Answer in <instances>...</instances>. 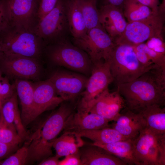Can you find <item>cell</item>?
Returning a JSON list of instances; mask_svg holds the SVG:
<instances>
[{"mask_svg":"<svg viewBox=\"0 0 165 165\" xmlns=\"http://www.w3.org/2000/svg\"><path fill=\"white\" fill-rule=\"evenodd\" d=\"M81 138L75 132H64L53 141L52 147L56 151V155L60 158L78 152L84 145Z\"/></svg>","mask_w":165,"mask_h":165,"instance_id":"24","label":"cell"},{"mask_svg":"<svg viewBox=\"0 0 165 165\" xmlns=\"http://www.w3.org/2000/svg\"><path fill=\"white\" fill-rule=\"evenodd\" d=\"M2 102V101L1 100H0V108Z\"/></svg>","mask_w":165,"mask_h":165,"instance_id":"44","label":"cell"},{"mask_svg":"<svg viewBox=\"0 0 165 165\" xmlns=\"http://www.w3.org/2000/svg\"><path fill=\"white\" fill-rule=\"evenodd\" d=\"M113 81L108 61L102 60L93 63L86 88L81 94L82 97L78 109L89 112L96 98Z\"/></svg>","mask_w":165,"mask_h":165,"instance_id":"9","label":"cell"},{"mask_svg":"<svg viewBox=\"0 0 165 165\" xmlns=\"http://www.w3.org/2000/svg\"><path fill=\"white\" fill-rule=\"evenodd\" d=\"M13 82L21 105V119L26 128L34 121L33 82L27 80L16 79L14 80Z\"/></svg>","mask_w":165,"mask_h":165,"instance_id":"20","label":"cell"},{"mask_svg":"<svg viewBox=\"0 0 165 165\" xmlns=\"http://www.w3.org/2000/svg\"><path fill=\"white\" fill-rule=\"evenodd\" d=\"M33 82L34 120L44 112L54 108L64 101L57 95L53 85L48 78Z\"/></svg>","mask_w":165,"mask_h":165,"instance_id":"14","label":"cell"},{"mask_svg":"<svg viewBox=\"0 0 165 165\" xmlns=\"http://www.w3.org/2000/svg\"><path fill=\"white\" fill-rule=\"evenodd\" d=\"M74 108L68 101L62 102L32 135L31 140L32 145L38 149L51 147L53 141L63 130L68 118L74 112Z\"/></svg>","mask_w":165,"mask_h":165,"instance_id":"7","label":"cell"},{"mask_svg":"<svg viewBox=\"0 0 165 165\" xmlns=\"http://www.w3.org/2000/svg\"><path fill=\"white\" fill-rule=\"evenodd\" d=\"M3 54V53H2L0 52V59L2 57Z\"/></svg>","mask_w":165,"mask_h":165,"instance_id":"42","label":"cell"},{"mask_svg":"<svg viewBox=\"0 0 165 165\" xmlns=\"http://www.w3.org/2000/svg\"><path fill=\"white\" fill-rule=\"evenodd\" d=\"M0 114L7 123L15 127L23 141L28 139L29 136L23 123L16 91L11 97L2 102Z\"/></svg>","mask_w":165,"mask_h":165,"instance_id":"21","label":"cell"},{"mask_svg":"<svg viewBox=\"0 0 165 165\" xmlns=\"http://www.w3.org/2000/svg\"></svg>","mask_w":165,"mask_h":165,"instance_id":"45","label":"cell"},{"mask_svg":"<svg viewBox=\"0 0 165 165\" xmlns=\"http://www.w3.org/2000/svg\"><path fill=\"white\" fill-rule=\"evenodd\" d=\"M2 72L1 71V70L0 69V77L2 76Z\"/></svg>","mask_w":165,"mask_h":165,"instance_id":"43","label":"cell"},{"mask_svg":"<svg viewBox=\"0 0 165 165\" xmlns=\"http://www.w3.org/2000/svg\"><path fill=\"white\" fill-rule=\"evenodd\" d=\"M117 85L131 82L155 68L148 67L138 60L132 46L116 44L107 61Z\"/></svg>","mask_w":165,"mask_h":165,"instance_id":"3","label":"cell"},{"mask_svg":"<svg viewBox=\"0 0 165 165\" xmlns=\"http://www.w3.org/2000/svg\"><path fill=\"white\" fill-rule=\"evenodd\" d=\"M59 158L55 155L50 156L39 162V165H58Z\"/></svg>","mask_w":165,"mask_h":165,"instance_id":"41","label":"cell"},{"mask_svg":"<svg viewBox=\"0 0 165 165\" xmlns=\"http://www.w3.org/2000/svg\"><path fill=\"white\" fill-rule=\"evenodd\" d=\"M23 141L15 127L7 123L0 114V141L18 146Z\"/></svg>","mask_w":165,"mask_h":165,"instance_id":"29","label":"cell"},{"mask_svg":"<svg viewBox=\"0 0 165 165\" xmlns=\"http://www.w3.org/2000/svg\"><path fill=\"white\" fill-rule=\"evenodd\" d=\"M125 107L124 100L119 91L111 92L108 88L96 98L89 112L98 114L109 122L114 121Z\"/></svg>","mask_w":165,"mask_h":165,"instance_id":"15","label":"cell"},{"mask_svg":"<svg viewBox=\"0 0 165 165\" xmlns=\"http://www.w3.org/2000/svg\"><path fill=\"white\" fill-rule=\"evenodd\" d=\"M6 76L0 77V100L3 102L11 97L16 92L13 82L11 84Z\"/></svg>","mask_w":165,"mask_h":165,"instance_id":"32","label":"cell"},{"mask_svg":"<svg viewBox=\"0 0 165 165\" xmlns=\"http://www.w3.org/2000/svg\"><path fill=\"white\" fill-rule=\"evenodd\" d=\"M140 3L150 8L155 12L158 13V8L160 5L159 0H135Z\"/></svg>","mask_w":165,"mask_h":165,"instance_id":"39","label":"cell"},{"mask_svg":"<svg viewBox=\"0 0 165 165\" xmlns=\"http://www.w3.org/2000/svg\"><path fill=\"white\" fill-rule=\"evenodd\" d=\"M133 46L144 52L153 64L165 72V54L155 51L149 48L144 43Z\"/></svg>","mask_w":165,"mask_h":165,"instance_id":"31","label":"cell"},{"mask_svg":"<svg viewBox=\"0 0 165 165\" xmlns=\"http://www.w3.org/2000/svg\"><path fill=\"white\" fill-rule=\"evenodd\" d=\"M100 3L101 6L112 5L123 10V6L126 0H97Z\"/></svg>","mask_w":165,"mask_h":165,"instance_id":"40","label":"cell"},{"mask_svg":"<svg viewBox=\"0 0 165 165\" xmlns=\"http://www.w3.org/2000/svg\"><path fill=\"white\" fill-rule=\"evenodd\" d=\"M58 0H41L38 11V17L39 20L52 10Z\"/></svg>","mask_w":165,"mask_h":165,"instance_id":"33","label":"cell"},{"mask_svg":"<svg viewBox=\"0 0 165 165\" xmlns=\"http://www.w3.org/2000/svg\"><path fill=\"white\" fill-rule=\"evenodd\" d=\"M99 14L101 26L115 42L124 32L127 23L123 10L113 5H107L101 6Z\"/></svg>","mask_w":165,"mask_h":165,"instance_id":"16","label":"cell"},{"mask_svg":"<svg viewBox=\"0 0 165 165\" xmlns=\"http://www.w3.org/2000/svg\"><path fill=\"white\" fill-rule=\"evenodd\" d=\"M146 44L149 48L155 51L165 54V44L163 38L153 37L148 40Z\"/></svg>","mask_w":165,"mask_h":165,"instance_id":"34","label":"cell"},{"mask_svg":"<svg viewBox=\"0 0 165 165\" xmlns=\"http://www.w3.org/2000/svg\"><path fill=\"white\" fill-rule=\"evenodd\" d=\"M109 121L94 113L79 110L68 118L64 131L78 133L84 130L98 129L109 127Z\"/></svg>","mask_w":165,"mask_h":165,"instance_id":"17","label":"cell"},{"mask_svg":"<svg viewBox=\"0 0 165 165\" xmlns=\"http://www.w3.org/2000/svg\"><path fill=\"white\" fill-rule=\"evenodd\" d=\"M74 44L84 51L92 63L102 60L107 61L116 44L102 28L88 30L83 36L73 39Z\"/></svg>","mask_w":165,"mask_h":165,"instance_id":"10","label":"cell"},{"mask_svg":"<svg viewBox=\"0 0 165 165\" xmlns=\"http://www.w3.org/2000/svg\"><path fill=\"white\" fill-rule=\"evenodd\" d=\"M123 12L128 22L141 20L148 17L154 13H157L135 0H126Z\"/></svg>","mask_w":165,"mask_h":165,"instance_id":"27","label":"cell"},{"mask_svg":"<svg viewBox=\"0 0 165 165\" xmlns=\"http://www.w3.org/2000/svg\"><path fill=\"white\" fill-rule=\"evenodd\" d=\"M81 165H127L101 147L92 143L79 149Z\"/></svg>","mask_w":165,"mask_h":165,"instance_id":"19","label":"cell"},{"mask_svg":"<svg viewBox=\"0 0 165 165\" xmlns=\"http://www.w3.org/2000/svg\"><path fill=\"white\" fill-rule=\"evenodd\" d=\"M48 48L47 56L53 65L90 75L93 63L84 51L74 44L62 40Z\"/></svg>","mask_w":165,"mask_h":165,"instance_id":"4","label":"cell"},{"mask_svg":"<svg viewBox=\"0 0 165 165\" xmlns=\"http://www.w3.org/2000/svg\"><path fill=\"white\" fill-rule=\"evenodd\" d=\"M146 127L158 134H165V108L157 105L149 106L141 113Z\"/></svg>","mask_w":165,"mask_h":165,"instance_id":"25","label":"cell"},{"mask_svg":"<svg viewBox=\"0 0 165 165\" xmlns=\"http://www.w3.org/2000/svg\"><path fill=\"white\" fill-rule=\"evenodd\" d=\"M58 165H81L79 151L65 156L63 159L59 161Z\"/></svg>","mask_w":165,"mask_h":165,"instance_id":"36","label":"cell"},{"mask_svg":"<svg viewBox=\"0 0 165 165\" xmlns=\"http://www.w3.org/2000/svg\"><path fill=\"white\" fill-rule=\"evenodd\" d=\"M164 17L157 13L141 20L127 22L124 32L115 41L116 44L133 46L153 37L163 38Z\"/></svg>","mask_w":165,"mask_h":165,"instance_id":"5","label":"cell"},{"mask_svg":"<svg viewBox=\"0 0 165 165\" xmlns=\"http://www.w3.org/2000/svg\"><path fill=\"white\" fill-rule=\"evenodd\" d=\"M38 20L34 31L41 39L51 40L63 35L69 29L65 0H58L54 8Z\"/></svg>","mask_w":165,"mask_h":165,"instance_id":"11","label":"cell"},{"mask_svg":"<svg viewBox=\"0 0 165 165\" xmlns=\"http://www.w3.org/2000/svg\"><path fill=\"white\" fill-rule=\"evenodd\" d=\"M41 40L33 30L9 26L0 32V52L40 60L43 50Z\"/></svg>","mask_w":165,"mask_h":165,"instance_id":"2","label":"cell"},{"mask_svg":"<svg viewBox=\"0 0 165 165\" xmlns=\"http://www.w3.org/2000/svg\"><path fill=\"white\" fill-rule=\"evenodd\" d=\"M132 47L134 48L137 59L142 64L148 67L159 68L153 64L152 61L149 59L147 54L144 52L137 49L133 46Z\"/></svg>","mask_w":165,"mask_h":165,"instance_id":"35","label":"cell"},{"mask_svg":"<svg viewBox=\"0 0 165 165\" xmlns=\"http://www.w3.org/2000/svg\"><path fill=\"white\" fill-rule=\"evenodd\" d=\"M77 1L84 17L87 31L94 28H102L99 21L97 0H77Z\"/></svg>","mask_w":165,"mask_h":165,"instance_id":"28","label":"cell"},{"mask_svg":"<svg viewBox=\"0 0 165 165\" xmlns=\"http://www.w3.org/2000/svg\"><path fill=\"white\" fill-rule=\"evenodd\" d=\"M17 148V146L8 145L0 141V161L13 153Z\"/></svg>","mask_w":165,"mask_h":165,"instance_id":"37","label":"cell"},{"mask_svg":"<svg viewBox=\"0 0 165 165\" xmlns=\"http://www.w3.org/2000/svg\"><path fill=\"white\" fill-rule=\"evenodd\" d=\"M93 144L103 148L127 165H138L135 155L134 139H129L106 144Z\"/></svg>","mask_w":165,"mask_h":165,"instance_id":"23","label":"cell"},{"mask_svg":"<svg viewBox=\"0 0 165 165\" xmlns=\"http://www.w3.org/2000/svg\"><path fill=\"white\" fill-rule=\"evenodd\" d=\"M65 6L69 30L73 39L83 36L87 30L77 0H65Z\"/></svg>","mask_w":165,"mask_h":165,"instance_id":"22","label":"cell"},{"mask_svg":"<svg viewBox=\"0 0 165 165\" xmlns=\"http://www.w3.org/2000/svg\"><path fill=\"white\" fill-rule=\"evenodd\" d=\"M28 150L25 145L0 161V165H23L28 163Z\"/></svg>","mask_w":165,"mask_h":165,"instance_id":"30","label":"cell"},{"mask_svg":"<svg viewBox=\"0 0 165 165\" xmlns=\"http://www.w3.org/2000/svg\"><path fill=\"white\" fill-rule=\"evenodd\" d=\"M112 128L124 136L134 139L146 127L141 113L134 112L125 107L114 120Z\"/></svg>","mask_w":165,"mask_h":165,"instance_id":"18","label":"cell"},{"mask_svg":"<svg viewBox=\"0 0 165 165\" xmlns=\"http://www.w3.org/2000/svg\"><path fill=\"white\" fill-rule=\"evenodd\" d=\"M125 108L137 113L153 105L165 104V72L151 69L135 80L117 85Z\"/></svg>","mask_w":165,"mask_h":165,"instance_id":"1","label":"cell"},{"mask_svg":"<svg viewBox=\"0 0 165 165\" xmlns=\"http://www.w3.org/2000/svg\"><path fill=\"white\" fill-rule=\"evenodd\" d=\"M81 137L88 138L94 144H106L129 138L124 136L115 129L109 127L101 129L84 130L78 133Z\"/></svg>","mask_w":165,"mask_h":165,"instance_id":"26","label":"cell"},{"mask_svg":"<svg viewBox=\"0 0 165 165\" xmlns=\"http://www.w3.org/2000/svg\"><path fill=\"white\" fill-rule=\"evenodd\" d=\"M2 0L10 26L34 30L38 18L36 0Z\"/></svg>","mask_w":165,"mask_h":165,"instance_id":"12","label":"cell"},{"mask_svg":"<svg viewBox=\"0 0 165 165\" xmlns=\"http://www.w3.org/2000/svg\"><path fill=\"white\" fill-rule=\"evenodd\" d=\"M57 95L64 101H72L84 91L88 78L84 75L57 70L48 78Z\"/></svg>","mask_w":165,"mask_h":165,"instance_id":"13","label":"cell"},{"mask_svg":"<svg viewBox=\"0 0 165 165\" xmlns=\"http://www.w3.org/2000/svg\"><path fill=\"white\" fill-rule=\"evenodd\" d=\"M0 69L9 79L41 80L44 73L40 60L16 54H4L0 59Z\"/></svg>","mask_w":165,"mask_h":165,"instance_id":"8","label":"cell"},{"mask_svg":"<svg viewBox=\"0 0 165 165\" xmlns=\"http://www.w3.org/2000/svg\"><path fill=\"white\" fill-rule=\"evenodd\" d=\"M9 26L2 1L0 0V32Z\"/></svg>","mask_w":165,"mask_h":165,"instance_id":"38","label":"cell"},{"mask_svg":"<svg viewBox=\"0 0 165 165\" xmlns=\"http://www.w3.org/2000/svg\"><path fill=\"white\" fill-rule=\"evenodd\" d=\"M134 143L138 165H165V134H156L145 127Z\"/></svg>","mask_w":165,"mask_h":165,"instance_id":"6","label":"cell"}]
</instances>
